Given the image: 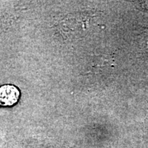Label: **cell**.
<instances>
[{
	"instance_id": "1",
	"label": "cell",
	"mask_w": 148,
	"mask_h": 148,
	"mask_svg": "<svg viewBox=\"0 0 148 148\" xmlns=\"http://www.w3.org/2000/svg\"><path fill=\"white\" fill-rule=\"evenodd\" d=\"M20 97V92L13 85L5 84L0 87V105L10 106L17 102Z\"/></svg>"
}]
</instances>
